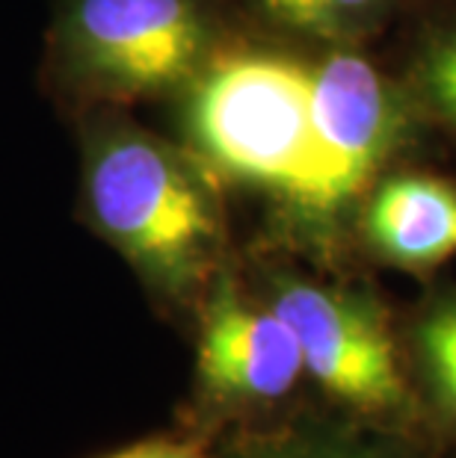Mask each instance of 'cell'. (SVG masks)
Instances as JSON below:
<instances>
[{"label":"cell","mask_w":456,"mask_h":458,"mask_svg":"<svg viewBox=\"0 0 456 458\" xmlns=\"http://www.w3.org/2000/svg\"><path fill=\"white\" fill-rule=\"evenodd\" d=\"M279 18L305 30H335L374 0H264Z\"/></svg>","instance_id":"obj_10"},{"label":"cell","mask_w":456,"mask_h":458,"mask_svg":"<svg viewBox=\"0 0 456 458\" xmlns=\"http://www.w3.org/2000/svg\"><path fill=\"white\" fill-rule=\"evenodd\" d=\"M303 349L273 305H246L235 290L211 299L199 340V382L219 405L276 403L303 376Z\"/></svg>","instance_id":"obj_5"},{"label":"cell","mask_w":456,"mask_h":458,"mask_svg":"<svg viewBox=\"0 0 456 458\" xmlns=\"http://www.w3.org/2000/svg\"><path fill=\"white\" fill-rule=\"evenodd\" d=\"M92 210L101 231L145 272L181 287L213 240L202 192L149 142H116L92 169Z\"/></svg>","instance_id":"obj_2"},{"label":"cell","mask_w":456,"mask_h":458,"mask_svg":"<svg viewBox=\"0 0 456 458\" xmlns=\"http://www.w3.org/2000/svg\"><path fill=\"white\" fill-rule=\"evenodd\" d=\"M273 310L294 328L303 364L326 394L367 414L403 411L409 394L376 310L297 281L279 287Z\"/></svg>","instance_id":"obj_3"},{"label":"cell","mask_w":456,"mask_h":458,"mask_svg":"<svg viewBox=\"0 0 456 458\" xmlns=\"http://www.w3.org/2000/svg\"><path fill=\"white\" fill-rule=\"evenodd\" d=\"M426 81H430L433 98L456 119V38L433 56Z\"/></svg>","instance_id":"obj_12"},{"label":"cell","mask_w":456,"mask_h":458,"mask_svg":"<svg viewBox=\"0 0 456 458\" xmlns=\"http://www.w3.org/2000/svg\"><path fill=\"white\" fill-rule=\"evenodd\" d=\"M104 458H217L196 435H154Z\"/></svg>","instance_id":"obj_11"},{"label":"cell","mask_w":456,"mask_h":458,"mask_svg":"<svg viewBox=\"0 0 456 458\" xmlns=\"http://www.w3.org/2000/svg\"><path fill=\"white\" fill-rule=\"evenodd\" d=\"M193 122L213 160L281 190L312 213L317 178L312 72L276 56H235L211 72Z\"/></svg>","instance_id":"obj_1"},{"label":"cell","mask_w":456,"mask_h":458,"mask_svg":"<svg viewBox=\"0 0 456 458\" xmlns=\"http://www.w3.org/2000/svg\"><path fill=\"white\" fill-rule=\"evenodd\" d=\"M77 33L90 65L125 86H163L193 68L202 30L184 0H83Z\"/></svg>","instance_id":"obj_6"},{"label":"cell","mask_w":456,"mask_h":458,"mask_svg":"<svg viewBox=\"0 0 456 458\" xmlns=\"http://www.w3.org/2000/svg\"><path fill=\"white\" fill-rule=\"evenodd\" d=\"M217 458H421L409 446L362 437L338 428L294 426L261 435H240Z\"/></svg>","instance_id":"obj_8"},{"label":"cell","mask_w":456,"mask_h":458,"mask_svg":"<svg viewBox=\"0 0 456 458\" xmlns=\"http://www.w3.org/2000/svg\"><path fill=\"white\" fill-rule=\"evenodd\" d=\"M421 344L433 382L442 399L456 411V305L442 308L426 319L421 331Z\"/></svg>","instance_id":"obj_9"},{"label":"cell","mask_w":456,"mask_h":458,"mask_svg":"<svg viewBox=\"0 0 456 458\" xmlns=\"http://www.w3.org/2000/svg\"><path fill=\"white\" fill-rule=\"evenodd\" d=\"M374 242L403 267H433L456 251V192L430 178L388 181L367 216Z\"/></svg>","instance_id":"obj_7"},{"label":"cell","mask_w":456,"mask_h":458,"mask_svg":"<svg viewBox=\"0 0 456 458\" xmlns=\"http://www.w3.org/2000/svg\"><path fill=\"white\" fill-rule=\"evenodd\" d=\"M312 124L317 148L312 213H329L356 196L391 133V106L374 68L338 54L312 72Z\"/></svg>","instance_id":"obj_4"}]
</instances>
